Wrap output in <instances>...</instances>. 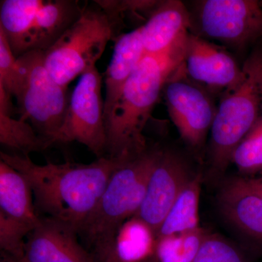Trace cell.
Returning <instances> with one entry per match:
<instances>
[{"mask_svg":"<svg viewBox=\"0 0 262 262\" xmlns=\"http://www.w3.org/2000/svg\"><path fill=\"white\" fill-rule=\"evenodd\" d=\"M260 3H261V5H262V1L260 2Z\"/></svg>","mask_w":262,"mask_h":262,"instance_id":"28","label":"cell"},{"mask_svg":"<svg viewBox=\"0 0 262 262\" xmlns=\"http://www.w3.org/2000/svg\"><path fill=\"white\" fill-rule=\"evenodd\" d=\"M193 262H247L233 245L217 234H207Z\"/></svg>","mask_w":262,"mask_h":262,"instance_id":"25","label":"cell"},{"mask_svg":"<svg viewBox=\"0 0 262 262\" xmlns=\"http://www.w3.org/2000/svg\"><path fill=\"white\" fill-rule=\"evenodd\" d=\"M144 56L141 27L122 34L115 41L113 56L105 73V121Z\"/></svg>","mask_w":262,"mask_h":262,"instance_id":"16","label":"cell"},{"mask_svg":"<svg viewBox=\"0 0 262 262\" xmlns=\"http://www.w3.org/2000/svg\"><path fill=\"white\" fill-rule=\"evenodd\" d=\"M17 60L24 75L21 89L15 96L20 119L30 122L53 145L68 111V87L58 84L50 75L44 63V52H28Z\"/></svg>","mask_w":262,"mask_h":262,"instance_id":"6","label":"cell"},{"mask_svg":"<svg viewBox=\"0 0 262 262\" xmlns=\"http://www.w3.org/2000/svg\"><path fill=\"white\" fill-rule=\"evenodd\" d=\"M193 27L198 35L244 51L262 38V5L256 0H202L194 2Z\"/></svg>","mask_w":262,"mask_h":262,"instance_id":"7","label":"cell"},{"mask_svg":"<svg viewBox=\"0 0 262 262\" xmlns=\"http://www.w3.org/2000/svg\"><path fill=\"white\" fill-rule=\"evenodd\" d=\"M46 1L3 0L0 4V29L17 58L29 52L34 20Z\"/></svg>","mask_w":262,"mask_h":262,"instance_id":"18","label":"cell"},{"mask_svg":"<svg viewBox=\"0 0 262 262\" xmlns=\"http://www.w3.org/2000/svg\"><path fill=\"white\" fill-rule=\"evenodd\" d=\"M95 3V2H94ZM124 24L96 3L83 7L75 23L44 52V63L58 84H69L96 67L108 42L116 41Z\"/></svg>","mask_w":262,"mask_h":262,"instance_id":"4","label":"cell"},{"mask_svg":"<svg viewBox=\"0 0 262 262\" xmlns=\"http://www.w3.org/2000/svg\"><path fill=\"white\" fill-rule=\"evenodd\" d=\"M115 239L95 246L97 262H122L117 256L115 249Z\"/></svg>","mask_w":262,"mask_h":262,"instance_id":"26","label":"cell"},{"mask_svg":"<svg viewBox=\"0 0 262 262\" xmlns=\"http://www.w3.org/2000/svg\"><path fill=\"white\" fill-rule=\"evenodd\" d=\"M182 63L170 55L144 56L105 121L106 157L127 159L148 149L143 131L165 82Z\"/></svg>","mask_w":262,"mask_h":262,"instance_id":"2","label":"cell"},{"mask_svg":"<svg viewBox=\"0 0 262 262\" xmlns=\"http://www.w3.org/2000/svg\"><path fill=\"white\" fill-rule=\"evenodd\" d=\"M160 151L147 149L125 160L114 172L97 206L81 229L90 244L95 246L114 241L122 225L136 214Z\"/></svg>","mask_w":262,"mask_h":262,"instance_id":"3","label":"cell"},{"mask_svg":"<svg viewBox=\"0 0 262 262\" xmlns=\"http://www.w3.org/2000/svg\"><path fill=\"white\" fill-rule=\"evenodd\" d=\"M77 234L67 224L42 218L29 234L23 258L18 262H94L79 244Z\"/></svg>","mask_w":262,"mask_h":262,"instance_id":"13","label":"cell"},{"mask_svg":"<svg viewBox=\"0 0 262 262\" xmlns=\"http://www.w3.org/2000/svg\"><path fill=\"white\" fill-rule=\"evenodd\" d=\"M0 142L3 146L28 156L33 151H42L51 146L29 122L15 120L11 115L0 113Z\"/></svg>","mask_w":262,"mask_h":262,"instance_id":"21","label":"cell"},{"mask_svg":"<svg viewBox=\"0 0 262 262\" xmlns=\"http://www.w3.org/2000/svg\"><path fill=\"white\" fill-rule=\"evenodd\" d=\"M219 202L231 224L262 244L261 195L248 187L244 178H237L222 189Z\"/></svg>","mask_w":262,"mask_h":262,"instance_id":"15","label":"cell"},{"mask_svg":"<svg viewBox=\"0 0 262 262\" xmlns=\"http://www.w3.org/2000/svg\"><path fill=\"white\" fill-rule=\"evenodd\" d=\"M24 75L16 57L12 51L4 33L0 29V87L10 96H15L23 84Z\"/></svg>","mask_w":262,"mask_h":262,"instance_id":"24","label":"cell"},{"mask_svg":"<svg viewBox=\"0 0 262 262\" xmlns=\"http://www.w3.org/2000/svg\"><path fill=\"white\" fill-rule=\"evenodd\" d=\"M245 182L253 191L262 196V177L258 178L244 179Z\"/></svg>","mask_w":262,"mask_h":262,"instance_id":"27","label":"cell"},{"mask_svg":"<svg viewBox=\"0 0 262 262\" xmlns=\"http://www.w3.org/2000/svg\"><path fill=\"white\" fill-rule=\"evenodd\" d=\"M32 191L21 173L0 161V221L31 232L41 222L33 203Z\"/></svg>","mask_w":262,"mask_h":262,"instance_id":"14","label":"cell"},{"mask_svg":"<svg viewBox=\"0 0 262 262\" xmlns=\"http://www.w3.org/2000/svg\"><path fill=\"white\" fill-rule=\"evenodd\" d=\"M0 158L27 179L36 209L48 218L67 224L78 233L97 206L114 172L129 159L103 157L91 164L48 162L37 165L25 155L1 151Z\"/></svg>","mask_w":262,"mask_h":262,"instance_id":"1","label":"cell"},{"mask_svg":"<svg viewBox=\"0 0 262 262\" xmlns=\"http://www.w3.org/2000/svg\"><path fill=\"white\" fill-rule=\"evenodd\" d=\"M157 235L149 225L134 216L119 229L115 249L122 262H144L153 257Z\"/></svg>","mask_w":262,"mask_h":262,"instance_id":"20","label":"cell"},{"mask_svg":"<svg viewBox=\"0 0 262 262\" xmlns=\"http://www.w3.org/2000/svg\"><path fill=\"white\" fill-rule=\"evenodd\" d=\"M244 78L222 94L211 130V158L223 171L232 153L262 115V48L253 51L243 64Z\"/></svg>","mask_w":262,"mask_h":262,"instance_id":"5","label":"cell"},{"mask_svg":"<svg viewBox=\"0 0 262 262\" xmlns=\"http://www.w3.org/2000/svg\"><path fill=\"white\" fill-rule=\"evenodd\" d=\"M231 163L244 175L262 173V115L236 146Z\"/></svg>","mask_w":262,"mask_h":262,"instance_id":"23","label":"cell"},{"mask_svg":"<svg viewBox=\"0 0 262 262\" xmlns=\"http://www.w3.org/2000/svg\"><path fill=\"white\" fill-rule=\"evenodd\" d=\"M102 78L96 67L81 75L71 94L64 122L53 143L77 141L97 158L106 155L104 98L101 94Z\"/></svg>","mask_w":262,"mask_h":262,"instance_id":"8","label":"cell"},{"mask_svg":"<svg viewBox=\"0 0 262 262\" xmlns=\"http://www.w3.org/2000/svg\"><path fill=\"white\" fill-rule=\"evenodd\" d=\"M182 64L188 77L211 94L230 91L244 78L243 66L225 47L192 32L186 39Z\"/></svg>","mask_w":262,"mask_h":262,"instance_id":"10","label":"cell"},{"mask_svg":"<svg viewBox=\"0 0 262 262\" xmlns=\"http://www.w3.org/2000/svg\"><path fill=\"white\" fill-rule=\"evenodd\" d=\"M192 27L190 10L184 3L160 1L141 27L145 55H170L183 59L186 39Z\"/></svg>","mask_w":262,"mask_h":262,"instance_id":"12","label":"cell"},{"mask_svg":"<svg viewBox=\"0 0 262 262\" xmlns=\"http://www.w3.org/2000/svg\"><path fill=\"white\" fill-rule=\"evenodd\" d=\"M192 178L179 155L161 149L150 175L144 201L134 216L145 222L157 235L169 211Z\"/></svg>","mask_w":262,"mask_h":262,"instance_id":"11","label":"cell"},{"mask_svg":"<svg viewBox=\"0 0 262 262\" xmlns=\"http://www.w3.org/2000/svg\"><path fill=\"white\" fill-rule=\"evenodd\" d=\"M1 262H5V261H2Z\"/></svg>","mask_w":262,"mask_h":262,"instance_id":"29","label":"cell"},{"mask_svg":"<svg viewBox=\"0 0 262 262\" xmlns=\"http://www.w3.org/2000/svg\"><path fill=\"white\" fill-rule=\"evenodd\" d=\"M82 9L77 0L46 1L36 15L29 52L48 51L75 23Z\"/></svg>","mask_w":262,"mask_h":262,"instance_id":"17","label":"cell"},{"mask_svg":"<svg viewBox=\"0 0 262 262\" xmlns=\"http://www.w3.org/2000/svg\"><path fill=\"white\" fill-rule=\"evenodd\" d=\"M208 234L199 228L157 238L154 257L156 262H193Z\"/></svg>","mask_w":262,"mask_h":262,"instance_id":"22","label":"cell"},{"mask_svg":"<svg viewBox=\"0 0 262 262\" xmlns=\"http://www.w3.org/2000/svg\"><path fill=\"white\" fill-rule=\"evenodd\" d=\"M201 177H192L184 188L164 220L158 237L184 233L199 228V201Z\"/></svg>","mask_w":262,"mask_h":262,"instance_id":"19","label":"cell"},{"mask_svg":"<svg viewBox=\"0 0 262 262\" xmlns=\"http://www.w3.org/2000/svg\"><path fill=\"white\" fill-rule=\"evenodd\" d=\"M163 94L170 120L183 140L193 148L201 147L216 115L211 93L191 80L182 63L165 82Z\"/></svg>","mask_w":262,"mask_h":262,"instance_id":"9","label":"cell"}]
</instances>
